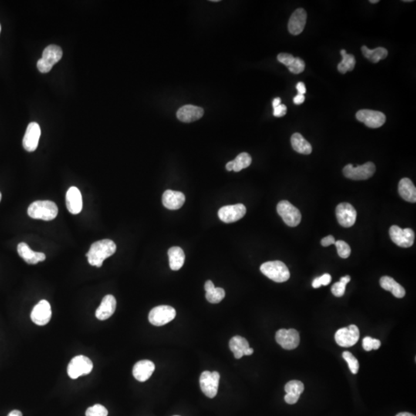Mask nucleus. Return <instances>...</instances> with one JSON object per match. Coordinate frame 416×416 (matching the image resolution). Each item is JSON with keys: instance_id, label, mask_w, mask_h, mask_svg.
Segmentation results:
<instances>
[{"instance_id": "f257e3e1", "label": "nucleus", "mask_w": 416, "mask_h": 416, "mask_svg": "<svg viewBox=\"0 0 416 416\" xmlns=\"http://www.w3.org/2000/svg\"><path fill=\"white\" fill-rule=\"evenodd\" d=\"M116 250V244L112 240L103 239L93 243L86 256L89 265L100 268L104 260L112 256Z\"/></svg>"}, {"instance_id": "f03ea898", "label": "nucleus", "mask_w": 416, "mask_h": 416, "mask_svg": "<svg viewBox=\"0 0 416 416\" xmlns=\"http://www.w3.org/2000/svg\"><path fill=\"white\" fill-rule=\"evenodd\" d=\"M27 212L33 219L52 221L57 216L58 207L52 201H37L30 204Z\"/></svg>"}, {"instance_id": "7ed1b4c3", "label": "nucleus", "mask_w": 416, "mask_h": 416, "mask_svg": "<svg viewBox=\"0 0 416 416\" xmlns=\"http://www.w3.org/2000/svg\"><path fill=\"white\" fill-rule=\"evenodd\" d=\"M261 273L278 283L287 282L290 278V271L282 261H268L261 265Z\"/></svg>"}, {"instance_id": "20e7f679", "label": "nucleus", "mask_w": 416, "mask_h": 416, "mask_svg": "<svg viewBox=\"0 0 416 416\" xmlns=\"http://www.w3.org/2000/svg\"><path fill=\"white\" fill-rule=\"evenodd\" d=\"M62 56V50L56 45L46 46L42 52V56L37 62V68L42 73H49L52 66L60 60Z\"/></svg>"}, {"instance_id": "39448f33", "label": "nucleus", "mask_w": 416, "mask_h": 416, "mask_svg": "<svg viewBox=\"0 0 416 416\" xmlns=\"http://www.w3.org/2000/svg\"><path fill=\"white\" fill-rule=\"evenodd\" d=\"M176 310L168 305H160L153 308L149 313V322L154 326H163L175 319Z\"/></svg>"}, {"instance_id": "423d86ee", "label": "nucleus", "mask_w": 416, "mask_h": 416, "mask_svg": "<svg viewBox=\"0 0 416 416\" xmlns=\"http://www.w3.org/2000/svg\"><path fill=\"white\" fill-rule=\"evenodd\" d=\"M93 368V363L89 358L84 356H76L68 365V376L72 379H76L83 375L89 374Z\"/></svg>"}, {"instance_id": "0eeeda50", "label": "nucleus", "mask_w": 416, "mask_h": 416, "mask_svg": "<svg viewBox=\"0 0 416 416\" xmlns=\"http://www.w3.org/2000/svg\"><path fill=\"white\" fill-rule=\"evenodd\" d=\"M376 166L373 162H367L363 165L354 167L352 164H348L343 169L345 177L351 180H367L373 177L376 172Z\"/></svg>"}, {"instance_id": "6e6552de", "label": "nucleus", "mask_w": 416, "mask_h": 416, "mask_svg": "<svg viewBox=\"0 0 416 416\" xmlns=\"http://www.w3.org/2000/svg\"><path fill=\"white\" fill-rule=\"evenodd\" d=\"M277 211L282 217L284 222L289 227H296L300 224L302 220L300 211L292 205L289 201H280L277 206Z\"/></svg>"}, {"instance_id": "1a4fd4ad", "label": "nucleus", "mask_w": 416, "mask_h": 416, "mask_svg": "<svg viewBox=\"0 0 416 416\" xmlns=\"http://www.w3.org/2000/svg\"><path fill=\"white\" fill-rule=\"evenodd\" d=\"M219 373L218 372L204 371L200 377V386L201 391L207 397L213 399L218 394L220 383Z\"/></svg>"}, {"instance_id": "9d476101", "label": "nucleus", "mask_w": 416, "mask_h": 416, "mask_svg": "<svg viewBox=\"0 0 416 416\" xmlns=\"http://www.w3.org/2000/svg\"><path fill=\"white\" fill-rule=\"evenodd\" d=\"M359 328L355 325H349L348 328H342L336 332L335 339L336 343L341 347H352L357 343L359 339Z\"/></svg>"}, {"instance_id": "9b49d317", "label": "nucleus", "mask_w": 416, "mask_h": 416, "mask_svg": "<svg viewBox=\"0 0 416 416\" xmlns=\"http://www.w3.org/2000/svg\"><path fill=\"white\" fill-rule=\"evenodd\" d=\"M392 241L402 248H410L415 241V233L410 228L402 229L399 226H392L390 229Z\"/></svg>"}, {"instance_id": "f8f14e48", "label": "nucleus", "mask_w": 416, "mask_h": 416, "mask_svg": "<svg viewBox=\"0 0 416 416\" xmlns=\"http://www.w3.org/2000/svg\"><path fill=\"white\" fill-rule=\"evenodd\" d=\"M247 209L242 204L224 206L218 211L220 220L224 223H234L245 217Z\"/></svg>"}, {"instance_id": "ddd939ff", "label": "nucleus", "mask_w": 416, "mask_h": 416, "mask_svg": "<svg viewBox=\"0 0 416 416\" xmlns=\"http://www.w3.org/2000/svg\"><path fill=\"white\" fill-rule=\"evenodd\" d=\"M276 342L286 350H293L300 343V336L295 329H280L275 335Z\"/></svg>"}, {"instance_id": "4468645a", "label": "nucleus", "mask_w": 416, "mask_h": 416, "mask_svg": "<svg viewBox=\"0 0 416 416\" xmlns=\"http://www.w3.org/2000/svg\"><path fill=\"white\" fill-rule=\"evenodd\" d=\"M356 118L370 128H379L386 123V120L384 113L372 110H359L356 113Z\"/></svg>"}, {"instance_id": "2eb2a0df", "label": "nucleus", "mask_w": 416, "mask_h": 416, "mask_svg": "<svg viewBox=\"0 0 416 416\" xmlns=\"http://www.w3.org/2000/svg\"><path fill=\"white\" fill-rule=\"evenodd\" d=\"M336 218L338 222L344 228H350L354 225L357 218L355 207L349 203H341L336 207Z\"/></svg>"}, {"instance_id": "dca6fc26", "label": "nucleus", "mask_w": 416, "mask_h": 416, "mask_svg": "<svg viewBox=\"0 0 416 416\" xmlns=\"http://www.w3.org/2000/svg\"><path fill=\"white\" fill-rule=\"evenodd\" d=\"M41 136V129L39 125L35 122H32L27 126L26 131L22 140V146L28 152H33L37 148Z\"/></svg>"}, {"instance_id": "f3484780", "label": "nucleus", "mask_w": 416, "mask_h": 416, "mask_svg": "<svg viewBox=\"0 0 416 416\" xmlns=\"http://www.w3.org/2000/svg\"><path fill=\"white\" fill-rule=\"evenodd\" d=\"M52 316V311L49 302L42 300L34 307L31 312V320L35 325L43 326L49 323Z\"/></svg>"}, {"instance_id": "a211bd4d", "label": "nucleus", "mask_w": 416, "mask_h": 416, "mask_svg": "<svg viewBox=\"0 0 416 416\" xmlns=\"http://www.w3.org/2000/svg\"><path fill=\"white\" fill-rule=\"evenodd\" d=\"M306 21V11L302 8H298L293 12L288 21V31L292 35H299L303 32Z\"/></svg>"}, {"instance_id": "6ab92c4d", "label": "nucleus", "mask_w": 416, "mask_h": 416, "mask_svg": "<svg viewBox=\"0 0 416 416\" xmlns=\"http://www.w3.org/2000/svg\"><path fill=\"white\" fill-rule=\"evenodd\" d=\"M204 116L203 108L193 105H185L177 112V117L180 121L191 123L201 119Z\"/></svg>"}, {"instance_id": "aec40b11", "label": "nucleus", "mask_w": 416, "mask_h": 416, "mask_svg": "<svg viewBox=\"0 0 416 416\" xmlns=\"http://www.w3.org/2000/svg\"><path fill=\"white\" fill-rule=\"evenodd\" d=\"M66 204L68 211L71 214H78L81 212L83 208V199L77 187H69L66 193Z\"/></svg>"}, {"instance_id": "412c9836", "label": "nucleus", "mask_w": 416, "mask_h": 416, "mask_svg": "<svg viewBox=\"0 0 416 416\" xmlns=\"http://www.w3.org/2000/svg\"><path fill=\"white\" fill-rule=\"evenodd\" d=\"M116 301L114 296L111 295H106L96 311V319L104 321L111 317L116 311Z\"/></svg>"}, {"instance_id": "4be33fe9", "label": "nucleus", "mask_w": 416, "mask_h": 416, "mask_svg": "<svg viewBox=\"0 0 416 416\" xmlns=\"http://www.w3.org/2000/svg\"><path fill=\"white\" fill-rule=\"evenodd\" d=\"M162 202L169 210H178L185 202V195L180 191L167 190L163 194Z\"/></svg>"}, {"instance_id": "5701e85b", "label": "nucleus", "mask_w": 416, "mask_h": 416, "mask_svg": "<svg viewBox=\"0 0 416 416\" xmlns=\"http://www.w3.org/2000/svg\"><path fill=\"white\" fill-rule=\"evenodd\" d=\"M17 251L19 256L29 265H36V264L45 261L46 255L43 253L35 252L30 249L29 245L25 243H19L17 247Z\"/></svg>"}, {"instance_id": "b1692460", "label": "nucleus", "mask_w": 416, "mask_h": 416, "mask_svg": "<svg viewBox=\"0 0 416 416\" xmlns=\"http://www.w3.org/2000/svg\"><path fill=\"white\" fill-rule=\"evenodd\" d=\"M155 370V366L151 361L142 360L136 363L133 366V375L137 381L146 382Z\"/></svg>"}, {"instance_id": "393cba45", "label": "nucleus", "mask_w": 416, "mask_h": 416, "mask_svg": "<svg viewBox=\"0 0 416 416\" xmlns=\"http://www.w3.org/2000/svg\"><path fill=\"white\" fill-rule=\"evenodd\" d=\"M399 193L405 201L410 203L416 202V188L410 179L403 178L400 180Z\"/></svg>"}, {"instance_id": "a878e982", "label": "nucleus", "mask_w": 416, "mask_h": 416, "mask_svg": "<svg viewBox=\"0 0 416 416\" xmlns=\"http://www.w3.org/2000/svg\"><path fill=\"white\" fill-rule=\"evenodd\" d=\"M380 285L385 290L392 292L396 298H403L406 295V290L404 288L396 282L391 277L384 276L381 278Z\"/></svg>"}, {"instance_id": "bb28decb", "label": "nucleus", "mask_w": 416, "mask_h": 416, "mask_svg": "<svg viewBox=\"0 0 416 416\" xmlns=\"http://www.w3.org/2000/svg\"><path fill=\"white\" fill-rule=\"evenodd\" d=\"M169 264L170 269L178 271L182 268L185 261V254L180 247H173L168 251Z\"/></svg>"}, {"instance_id": "cd10ccee", "label": "nucleus", "mask_w": 416, "mask_h": 416, "mask_svg": "<svg viewBox=\"0 0 416 416\" xmlns=\"http://www.w3.org/2000/svg\"><path fill=\"white\" fill-rule=\"evenodd\" d=\"M206 291V299L210 303H220L225 297V291L221 288H215L211 281H207L204 285Z\"/></svg>"}, {"instance_id": "c85d7f7f", "label": "nucleus", "mask_w": 416, "mask_h": 416, "mask_svg": "<svg viewBox=\"0 0 416 416\" xmlns=\"http://www.w3.org/2000/svg\"><path fill=\"white\" fill-rule=\"evenodd\" d=\"M229 348L234 353L235 359H240L244 356L245 350L250 348L249 343L245 338L234 336L229 342Z\"/></svg>"}, {"instance_id": "c756f323", "label": "nucleus", "mask_w": 416, "mask_h": 416, "mask_svg": "<svg viewBox=\"0 0 416 416\" xmlns=\"http://www.w3.org/2000/svg\"><path fill=\"white\" fill-rule=\"evenodd\" d=\"M291 143L294 150L302 154H310L312 147L309 142L307 141L303 136L299 133H295L291 137Z\"/></svg>"}, {"instance_id": "7c9ffc66", "label": "nucleus", "mask_w": 416, "mask_h": 416, "mask_svg": "<svg viewBox=\"0 0 416 416\" xmlns=\"http://www.w3.org/2000/svg\"><path fill=\"white\" fill-rule=\"evenodd\" d=\"M363 56L367 58L369 61L374 63H377L382 59H386L388 56V50L386 48L378 47L376 49H370L367 46L362 47Z\"/></svg>"}, {"instance_id": "2f4dec72", "label": "nucleus", "mask_w": 416, "mask_h": 416, "mask_svg": "<svg viewBox=\"0 0 416 416\" xmlns=\"http://www.w3.org/2000/svg\"><path fill=\"white\" fill-rule=\"evenodd\" d=\"M342 56V61L338 65V69L342 74L346 73L347 71H352L356 66V58L352 54H348L346 49L341 50Z\"/></svg>"}, {"instance_id": "473e14b6", "label": "nucleus", "mask_w": 416, "mask_h": 416, "mask_svg": "<svg viewBox=\"0 0 416 416\" xmlns=\"http://www.w3.org/2000/svg\"><path fill=\"white\" fill-rule=\"evenodd\" d=\"M233 161H234V169H233V170L235 172H239L243 169L247 168L251 165L252 158H251L250 154L245 152V153H240L239 155L234 159Z\"/></svg>"}, {"instance_id": "72a5a7b5", "label": "nucleus", "mask_w": 416, "mask_h": 416, "mask_svg": "<svg viewBox=\"0 0 416 416\" xmlns=\"http://www.w3.org/2000/svg\"><path fill=\"white\" fill-rule=\"evenodd\" d=\"M305 390V386L302 382L298 381V380H292V381L288 382L285 385V390L286 393H293V394L300 395Z\"/></svg>"}, {"instance_id": "f704fd0d", "label": "nucleus", "mask_w": 416, "mask_h": 416, "mask_svg": "<svg viewBox=\"0 0 416 416\" xmlns=\"http://www.w3.org/2000/svg\"><path fill=\"white\" fill-rule=\"evenodd\" d=\"M344 359L346 361L349 365V369L353 374H357L359 373V361L356 359L353 355L349 352H343L342 354Z\"/></svg>"}, {"instance_id": "c9c22d12", "label": "nucleus", "mask_w": 416, "mask_h": 416, "mask_svg": "<svg viewBox=\"0 0 416 416\" xmlns=\"http://www.w3.org/2000/svg\"><path fill=\"white\" fill-rule=\"evenodd\" d=\"M108 411L104 406L96 404L87 409L86 416H107Z\"/></svg>"}, {"instance_id": "e433bc0d", "label": "nucleus", "mask_w": 416, "mask_h": 416, "mask_svg": "<svg viewBox=\"0 0 416 416\" xmlns=\"http://www.w3.org/2000/svg\"><path fill=\"white\" fill-rule=\"evenodd\" d=\"M338 254L342 258H348L351 255V248L346 241H338L335 243Z\"/></svg>"}, {"instance_id": "4c0bfd02", "label": "nucleus", "mask_w": 416, "mask_h": 416, "mask_svg": "<svg viewBox=\"0 0 416 416\" xmlns=\"http://www.w3.org/2000/svg\"><path fill=\"white\" fill-rule=\"evenodd\" d=\"M288 69L294 74H299L305 70V63L301 58L296 57L291 66H288Z\"/></svg>"}, {"instance_id": "58836bf2", "label": "nucleus", "mask_w": 416, "mask_h": 416, "mask_svg": "<svg viewBox=\"0 0 416 416\" xmlns=\"http://www.w3.org/2000/svg\"><path fill=\"white\" fill-rule=\"evenodd\" d=\"M277 59H278V60L281 63H282V64H284L285 66H286L287 67H288V66H291V65L292 64V62L295 61V57H294L292 54L286 53V52H282V53L278 54Z\"/></svg>"}, {"instance_id": "ea45409f", "label": "nucleus", "mask_w": 416, "mask_h": 416, "mask_svg": "<svg viewBox=\"0 0 416 416\" xmlns=\"http://www.w3.org/2000/svg\"><path fill=\"white\" fill-rule=\"evenodd\" d=\"M346 284L342 282H336L334 284L333 286L332 287V292L336 297L343 296L344 294L346 292Z\"/></svg>"}, {"instance_id": "a19ab883", "label": "nucleus", "mask_w": 416, "mask_h": 416, "mask_svg": "<svg viewBox=\"0 0 416 416\" xmlns=\"http://www.w3.org/2000/svg\"><path fill=\"white\" fill-rule=\"evenodd\" d=\"M287 113V106L285 105L281 104L277 107L274 108V116L276 117H282Z\"/></svg>"}, {"instance_id": "79ce46f5", "label": "nucleus", "mask_w": 416, "mask_h": 416, "mask_svg": "<svg viewBox=\"0 0 416 416\" xmlns=\"http://www.w3.org/2000/svg\"><path fill=\"white\" fill-rule=\"evenodd\" d=\"M299 398H300V395L287 393L286 396H285V401L288 404L293 405L298 403Z\"/></svg>"}, {"instance_id": "37998d69", "label": "nucleus", "mask_w": 416, "mask_h": 416, "mask_svg": "<svg viewBox=\"0 0 416 416\" xmlns=\"http://www.w3.org/2000/svg\"><path fill=\"white\" fill-rule=\"evenodd\" d=\"M363 348L367 352H370L373 349V339L371 337H366L363 341Z\"/></svg>"}, {"instance_id": "c03bdc74", "label": "nucleus", "mask_w": 416, "mask_h": 416, "mask_svg": "<svg viewBox=\"0 0 416 416\" xmlns=\"http://www.w3.org/2000/svg\"><path fill=\"white\" fill-rule=\"evenodd\" d=\"M335 243H336V240H335V238L332 235L325 237L321 241V244L324 247H328L331 245H335Z\"/></svg>"}, {"instance_id": "a18cd8bd", "label": "nucleus", "mask_w": 416, "mask_h": 416, "mask_svg": "<svg viewBox=\"0 0 416 416\" xmlns=\"http://www.w3.org/2000/svg\"><path fill=\"white\" fill-rule=\"evenodd\" d=\"M319 280H320L321 284H322V285H324V286L329 285L330 284L331 281H332V277H331L329 274H325V275L319 277Z\"/></svg>"}, {"instance_id": "49530a36", "label": "nucleus", "mask_w": 416, "mask_h": 416, "mask_svg": "<svg viewBox=\"0 0 416 416\" xmlns=\"http://www.w3.org/2000/svg\"><path fill=\"white\" fill-rule=\"evenodd\" d=\"M305 99V97L303 94L298 93V94L294 97V103H295V104L296 105H300L304 103Z\"/></svg>"}, {"instance_id": "de8ad7c7", "label": "nucleus", "mask_w": 416, "mask_h": 416, "mask_svg": "<svg viewBox=\"0 0 416 416\" xmlns=\"http://www.w3.org/2000/svg\"><path fill=\"white\" fill-rule=\"evenodd\" d=\"M297 89H298V93H300V94H305L306 93V87H305V83H302V82H299L298 84L296 85Z\"/></svg>"}, {"instance_id": "09e8293b", "label": "nucleus", "mask_w": 416, "mask_h": 416, "mask_svg": "<svg viewBox=\"0 0 416 416\" xmlns=\"http://www.w3.org/2000/svg\"><path fill=\"white\" fill-rule=\"evenodd\" d=\"M321 286H322V284H321L320 280H319V278L318 277V278H315V279L314 280L313 282H312V287H313L314 288H320Z\"/></svg>"}, {"instance_id": "8fccbe9b", "label": "nucleus", "mask_w": 416, "mask_h": 416, "mask_svg": "<svg viewBox=\"0 0 416 416\" xmlns=\"http://www.w3.org/2000/svg\"><path fill=\"white\" fill-rule=\"evenodd\" d=\"M381 346V342L378 339H373V349L377 350Z\"/></svg>"}, {"instance_id": "3c124183", "label": "nucleus", "mask_w": 416, "mask_h": 416, "mask_svg": "<svg viewBox=\"0 0 416 416\" xmlns=\"http://www.w3.org/2000/svg\"><path fill=\"white\" fill-rule=\"evenodd\" d=\"M281 102H282V99L280 97H276L273 99V102H272V106H273V108L277 107V106H279L281 104Z\"/></svg>"}, {"instance_id": "603ef678", "label": "nucleus", "mask_w": 416, "mask_h": 416, "mask_svg": "<svg viewBox=\"0 0 416 416\" xmlns=\"http://www.w3.org/2000/svg\"><path fill=\"white\" fill-rule=\"evenodd\" d=\"M8 416H22V414L19 410H13L8 415Z\"/></svg>"}, {"instance_id": "864d4df0", "label": "nucleus", "mask_w": 416, "mask_h": 416, "mask_svg": "<svg viewBox=\"0 0 416 416\" xmlns=\"http://www.w3.org/2000/svg\"><path fill=\"white\" fill-rule=\"evenodd\" d=\"M226 169L228 170V171H231L234 169V161H230L228 162V164H226Z\"/></svg>"}, {"instance_id": "5fc2aeb1", "label": "nucleus", "mask_w": 416, "mask_h": 416, "mask_svg": "<svg viewBox=\"0 0 416 416\" xmlns=\"http://www.w3.org/2000/svg\"><path fill=\"white\" fill-rule=\"evenodd\" d=\"M350 281L351 278L350 276H349V275H347V276L342 277L340 280V282H343V283L346 284V285H347Z\"/></svg>"}, {"instance_id": "6e6d98bb", "label": "nucleus", "mask_w": 416, "mask_h": 416, "mask_svg": "<svg viewBox=\"0 0 416 416\" xmlns=\"http://www.w3.org/2000/svg\"><path fill=\"white\" fill-rule=\"evenodd\" d=\"M254 353V350L251 348H248L247 350H245V353H244V356H251Z\"/></svg>"}, {"instance_id": "4d7b16f0", "label": "nucleus", "mask_w": 416, "mask_h": 416, "mask_svg": "<svg viewBox=\"0 0 416 416\" xmlns=\"http://www.w3.org/2000/svg\"><path fill=\"white\" fill-rule=\"evenodd\" d=\"M396 416H416L415 415L412 414L410 413H400Z\"/></svg>"}, {"instance_id": "13d9d810", "label": "nucleus", "mask_w": 416, "mask_h": 416, "mask_svg": "<svg viewBox=\"0 0 416 416\" xmlns=\"http://www.w3.org/2000/svg\"><path fill=\"white\" fill-rule=\"evenodd\" d=\"M369 2H370L371 3L376 4L379 2V0H370Z\"/></svg>"}, {"instance_id": "bf43d9fd", "label": "nucleus", "mask_w": 416, "mask_h": 416, "mask_svg": "<svg viewBox=\"0 0 416 416\" xmlns=\"http://www.w3.org/2000/svg\"><path fill=\"white\" fill-rule=\"evenodd\" d=\"M403 2H413V0H404V1H403Z\"/></svg>"}, {"instance_id": "052dcab7", "label": "nucleus", "mask_w": 416, "mask_h": 416, "mask_svg": "<svg viewBox=\"0 0 416 416\" xmlns=\"http://www.w3.org/2000/svg\"><path fill=\"white\" fill-rule=\"evenodd\" d=\"M1 199H2V194H1V192H0V201H1Z\"/></svg>"}, {"instance_id": "680f3d73", "label": "nucleus", "mask_w": 416, "mask_h": 416, "mask_svg": "<svg viewBox=\"0 0 416 416\" xmlns=\"http://www.w3.org/2000/svg\"><path fill=\"white\" fill-rule=\"evenodd\" d=\"M1 29H2V28H1V25H0V32H1Z\"/></svg>"}, {"instance_id": "e2e57ef3", "label": "nucleus", "mask_w": 416, "mask_h": 416, "mask_svg": "<svg viewBox=\"0 0 416 416\" xmlns=\"http://www.w3.org/2000/svg\"></svg>"}]
</instances>
